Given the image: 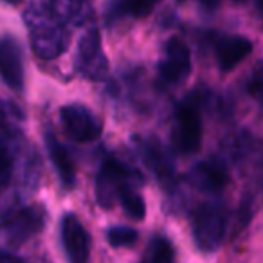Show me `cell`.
Masks as SVG:
<instances>
[{
    "label": "cell",
    "instance_id": "obj_25",
    "mask_svg": "<svg viewBox=\"0 0 263 263\" xmlns=\"http://www.w3.org/2000/svg\"><path fill=\"white\" fill-rule=\"evenodd\" d=\"M4 2H8V4H20L22 0H4Z\"/></svg>",
    "mask_w": 263,
    "mask_h": 263
},
{
    "label": "cell",
    "instance_id": "obj_18",
    "mask_svg": "<svg viewBox=\"0 0 263 263\" xmlns=\"http://www.w3.org/2000/svg\"><path fill=\"white\" fill-rule=\"evenodd\" d=\"M117 200L121 202L124 213L130 216L132 220H143L146 216V205H144V200L137 190L134 187V184H126L123 190L119 191V198Z\"/></svg>",
    "mask_w": 263,
    "mask_h": 263
},
{
    "label": "cell",
    "instance_id": "obj_17",
    "mask_svg": "<svg viewBox=\"0 0 263 263\" xmlns=\"http://www.w3.org/2000/svg\"><path fill=\"white\" fill-rule=\"evenodd\" d=\"M24 124V114L15 103L8 101V99H0V141L13 139V137L20 136Z\"/></svg>",
    "mask_w": 263,
    "mask_h": 263
},
{
    "label": "cell",
    "instance_id": "obj_6",
    "mask_svg": "<svg viewBox=\"0 0 263 263\" xmlns=\"http://www.w3.org/2000/svg\"><path fill=\"white\" fill-rule=\"evenodd\" d=\"M44 209H40L38 205L22 208L2 222L0 234L9 245H22L24 241H27L44 229Z\"/></svg>",
    "mask_w": 263,
    "mask_h": 263
},
{
    "label": "cell",
    "instance_id": "obj_14",
    "mask_svg": "<svg viewBox=\"0 0 263 263\" xmlns=\"http://www.w3.org/2000/svg\"><path fill=\"white\" fill-rule=\"evenodd\" d=\"M45 144H47L49 155H51L52 162H54V168L58 172L62 184L65 187H74V182H76V166H74V161L69 152H67V148L56 139L52 132L45 134Z\"/></svg>",
    "mask_w": 263,
    "mask_h": 263
},
{
    "label": "cell",
    "instance_id": "obj_8",
    "mask_svg": "<svg viewBox=\"0 0 263 263\" xmlns=\"http://www.w3.org/2000/svg\"><path fill=\"white\" fill-rule=\"evenodd\" d=\"M191 72V52L186 42L173 36L166 42L164 54L159 63V78L168 85L184 81Z\"/></svg>",
    "mask_w": 263,
    "mask_h": 263
},
{
    "label": "cell",
    "instance_id": "obj_11",
    "mask_svg": "<svg viewBox=\"0 0 263 263\" xmlns=\"http://www.w3.org/2000/svg\"><path fill=\"white\" fill-rule=\"evenodd\" d=\"M187 182L202 193H220L229 184V172L220 161H202L191 168Z\"/></svg>",
    "mask_w": 263,
    "mask_h": 263
},
{
    "label": "cell",
    "instance_id": "obj_5",
    "mask_svg": "<svg viewBox=\"0 0 263 263\" xmlns=\"http://www.w3.org/2000/svg\"><path fill=\"white\" fill-rule=\"evenodd\" d=\"M190 98L179 106L175 116V146L182 154H195L202 144V117L198 103Z\"/></svg>",
    "mask_w": 263,
    "mask_h": 263
},
{
    "label": "cell",
    "instance_id": "obj_27",
    "mask_svg": "<svg viewBox=\"0 0 263 263\" xmlns=\"http://www.w3.org/2000/svg\"><path fill=\"white\" fill-rule=\"evenodd\" d=\"M179 2H184V0H179Z\"/></svg>",
    "mask_w": 263,
    "mask_h": 263
},
{
    "label": "cell",
    "instance_id": "obj_1",
    "mask_svg": "<svg viewBox=\"0 0 263 263\" xmlns=\"http://www.w3.org/2000/svg\"><path fill=\"white\" fill-rule=\"evenodd\" d=\"M31 47L42 60H54L69 47L67 24L52 11L49 0H31L24 13Z\"/></svg>",
    "mask_w": 263,
    "mask_h": 263
},
{
    "label": "cell",
    "instance_id": "obj_13",
    "mask_svg": "<svg viewBox=\"0 0 263 263\" xmlns=\"http://www.w3.org/2000/svg\"><path fill=\"white\" fill-rule=\"evenodd\" d=\"M252 51V42L238 34H223L215 40V56L220 70L229 72Z\"/></svg>",
    "mask_w": 263,
    "mask_h": 263
},
{
    "label": "cell",
    "instance_id": "obj_7",
    "mask_svg": "<svg viewBox=\"0 0 263 263\" xmlns=\"http://www.w3.org/2000/svg\"><path fill=\"white\" fill-rule=\"evenodd\" d=\"M60 117L65 132L78 143H92L101 136V119L87 106L65 105L60 112Z\"/></svg>",
    "mask_w": 263,
    "mask_h": 263
},
{
    "label": "cell",
    "instance_id": "obj_15",
    "mask_svg": "<svg viewBox=\"0 0 263 263\" xmlns=\"http://www.w3.org/2000/svg\"><path fill=\"white\" fill-rule=\"evenodd\" d=\"M52 11L65 24L83 26L92 18V0H49Z\"/></svg>",
    "mask_w": 263,
    "mask_h": 263
},
{
    "label": "cell",
    "instance_id": "obj_26",
    "mask_svg": "<svg viewBox=\"0 0 263 263\" xmlns=\"http://www.w3.org/2000/svg\"><path fill=\"white\" fill-rule=\"evenodd\" d=\"M236 2H243V0H236Z\"/></svg>",
    "mask_w": 263,
    "mask_h": 263
},
{
    "label": "cell",
    "instance_id": "obj_20",
    "mask_svg": "<svg viewBox=\"0 0 263 263\" xmlns=\"http://www.w3.org/2000/svg\"><path fill=\"white\" fill-rule=\"evenodd\" d=\"M13 179V155L8 144L0 141V195L8 190Z\"/></svg>",
    "mask_w": 263,
    "mask_h": 263
},
{
    "label": "cell",
    "instance_id": "obj_9",
    "mask_svg": "<svg viewBox=\"0 0 263 263\" xmlns=\"http://www.w3.org/2000/svg\"><path fill=\"white\" fill-rule=\"evenodd\" d=\"M62 240L70 263H88V259H90V236L76 215L63 216Z\"/></svg>",
    "mask_w": 263,
    "mask_h": 263
},
{
    "label": "cell",
    "instance_id": "obj_12",
    "mask_svg": "<svg viewBox=\"0 0 263 263\" xmlns=\"http://www.w3.org/2000/svg\"><path fill=\"white\" fill-rule=\"evenodd\" d=\"M141 155H143L144 162L148 164V168L157 175V179L161 180V184L166 190L173 191L175 190V170H173V162L170 159V155L164 152V148L161 146L159 141L154 139H143L139 141Z\"/></svg>",
    "mask_w": 263,
    "mask_h": 263
},
{
    "label": "cell",
    "instance_id": "obj_19",
    "mask_svg": "<svg viewBox=\"0 0 263 263\" xmlns=\"http://www.w3.org/2000/svg\"><path fill=\"white\" fill-rule=\"evenodd\" d=\"M175 261V251L166 238L155 236L148 245L146 256L143 263H173Z\"/></svg>",
    "mask_w": 263,
    "mask_h": 263
},
{
    "label": "cell",
    "instance_id": "obj_21",
    "mask_svg": "<svg viewBox=\"0 0 263 263\" xmlns=\"http://www.w3.org/2000/svg\"><path fill=\"white\" fill-rule=\"evenodd\" d=\"M139 238L136 229L132 227H112L108 231V241L114 247H130Z\"/></svg>",
    "mask_w": 263,
    "mask_h": 263
},
{
    "label": "cell",
    "instance_id": "obj_10",
    "mask_svg": "<svg viewBox=\"0 0 263 263\" xmlns=\"http://www.w3.org/2000/svg\"><path fill=\"white\" fill-rule=\"evenodd\" d=\"M0 78L13 90H22L24 88L22 47L11 36L0 38Z\"/></svg>",
    "mask_w": 263,
    "mask_h": 263
},
{
    "label": "cell",
    "instance_id": "obj_16",
    "mask_svg": "<svg viewBox=\"0 0 263 263\" xmlns=\"http://www.w3.org/2000/svg\"><path fill=\"white\" fill-rule=\"evenodd\" d=\"M161 0H112L106 11L108 24L121 18H144L155 9Z\"/></svg>",
    "mask_w": 263,
    "mask_h": 263
},
{
    "label": "cell",
    "instance_id": "obj_23",
    "mask_svg": "<svg viewBox=\"0 0 263 263\" xmlns=\"http://www.w3.org/2000/svg\"><path fill=\"white\" fill-rule=\"evenodd\" d=\"M0 263H26L22 258H18L16 254H11V252L0 251Z\"/></svg>",
    "mask_w": 263,
    "mask_h": 263
},
{
    "label": "cell",
    "instance_id": "obj_4",
    "mask_svg": "<svg viewBox=\"0 0 263 263\" xmlns=\"http://www.w3.org/2000/svg\"><path fill=\"white\" fill-rule=\"evenodd\" d=\"M76 67L85 78L94 81H101L108 74V60L105 56L101 45V34L96 27L85 31L78 44Z\"/></svg>",
    "mask_w": 263,
    "mask_h": 263
},
{
    "label": "cell",
    "instance_id": "obj_22",
    "mask_svg": "<svg viewBox=\"0 0 263 263\" xmlns=\"http://www.w3.org/2000/svg\"><path fill=\"white\" fill-rule=\"evenodd\" d=\"M249 90H251V94L263 105V69L254 74L251 85H249Z\"/></svg>",
    "mask_w": 263,
    "mask_h": 263
},
{
    "label": "cell",
    "instance_id": "obj_2",
    "mask_svg": "<svg viewBox=\"0 0 263 263\" xmlns=\"http://www.w3.org/2000/svg\"><path fill=\"white\" fill-rule=\"evenodd\" d=\"M227 229V211L220 200L200 204L193 213V238L200 251L213 252L222 245Z\"/></svg>",
    "mask_w": 263,
    "mask_h": 263
},
{
    "label": "cell",
    "instance_id": "obj_24",
    "mask_svg": "<svg viewBox=\"0 0 263 263\" xmlns=\"http://www.w3.org/2000/svg\"><path fill=\"white\" fill-rule=\"evenodd\" d=\"M198 2H200V4L204 6V8L213 9V8H216V6H218L220 0H198Z\"/></svg>",
    "mask_w": 263,
    "mask_h": 263
},
{
    "label": "cell",
    "instance_id": "obj_3",
    "mask_svg": "<svg viewBox=\"0 0 263 263\" xmlns=\"http://www.w3.org/2000/svg\"><path fill=\"white\" fill-rule=\"evenodd\" d=\"M137 182H141V179L134 170L126 168L116 157H106L103 161L101 170L98 173V182H96L98 202L105 209H110L114 205V202L119 198V191L126 184Z\"/></svg>",
    "mask_w": 263,
    "mask_h": 263
}]
</instances>
